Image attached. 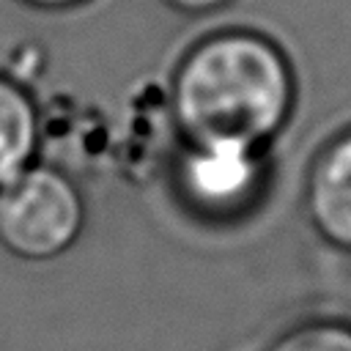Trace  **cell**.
I'll return each mask as SVG.
<instances>
[{"label":"cell","instance_id":"obj_4","mask_svg":"<svg viewBox=\"0 0 351 351\" xmlns=\"http://www.w3.org/2000/svg\"><path fill=\"white\" fill-rule=\"evenodd\" d=\"M302 208L321 241L351 255V123L315 151L304 173Z\"/></svg>","mask_w":351,"mask_h":351},{"label":"cell","instance_id":"obj_3","mask_svg":"<svg viewBox=\"0 0 351 351\" xmlns=\"http://www.w3.org/2000/svg\"><path fill=\"white\" fill-rule=\"evenodd\" d=\"M85 228V197L58 165L33 162L0 186V247L22 261H52L69 252Z\"/></svg>","mask_w":351,"mask_h":351},{"label":"cell","instance_id":"obj_6","mask_svg":"<svg viewBox=\"0 0 351 351\" xmlns=\"http://www.w3.org/2000/svg\"><path fill=\"white\" fill-rule=\"evenodd\" d=\"M263 351H351V321L307 318L277 335Z\"/></svg>","mask_w":351,"mask_h":351},{"label":"cell","instance_id":"obj_8","mask_svg":"<svg viewBox=\"0 0 351 351\" xmlns=\"http://www.w3.org/2000/svg\"><path fill=\"white\" fill-rule=\"evenodd\" d=\"M16 3H22V5H27L33 11H52V14H58V11H74V8H80V5H85L90 0H16Z\"/></svg>","mask_w":351,"mask_h":351},{"label":"cell","instance_id":"obj_2","mask_svg":"<svg viewBox=\"0 0 351 351\" xmlns=\"http://www.w3.org/2000/svg\"><path fill=\"white\" fill-rule=\"evenodd\" d=\"M170 195L203 222L247 217L269 184V148L233 137H178L167 167Z\"/></svg>","mask_w":351,"mask_h":351},{"label":"cell","instance_id":"obj_5","mask_svg":"<svg viewBox=\"0 0 351 351\" xmlns=\"http://www.w3.org/2000/svg\"><path fill=\"white\" fill-rule=\"evenodd\" d=\"M41 112L33 93L0 71V186L38 162Z\"/></svg>","mask_w":351,"mask_h":351},{"label":"cell","instance_id":"obj_7","mask_svg":"<svg viewBox=\"0 0 351 351\" xmlns=\"http://www.w3.org/2000/svg\"><path fill=\"white\" fill-rule=\"evenodd\" d=\"M170 11H178L184 16H206L228 8L233 0H162Z\"/></svg>","mask_w":351,"mask_h":351},{"label":"cell","instance_id":"obj_1","mask_svg":"<svg viewBox=\"0 0 351 351\" xmlns=\"http://www.w3.org/2000/svg\"><path fill=\"white\" fill-rule=\"evenodd\" d=\"M288 52L252 27H222L176 60L165 101L178 137H233L269 148L296 110Z\"/></svg>","mask_w":351,"mask_h":351}]
</instances>
